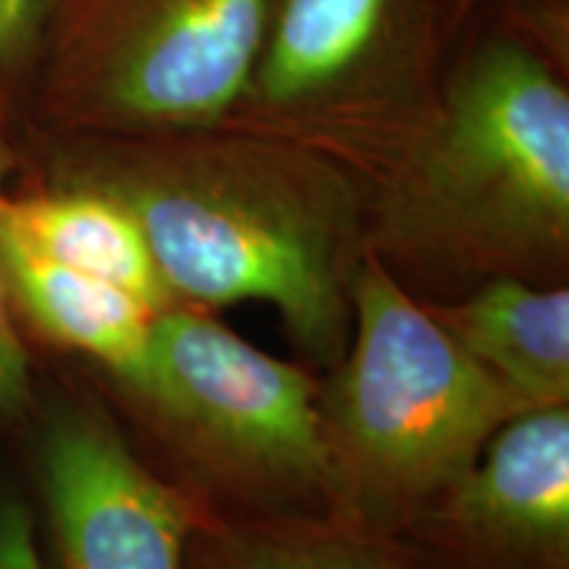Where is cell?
<instances>
[{
  "instance_id": "9a60e30c",
  "label": "cell",
  "mask_w": 569,
  "mask_h": 569,
  "mask_svg": "<svg viewBox=\"0 0 569 569\" xmlns=\"http://www.w3.org/2000/svg\"><path fill=\"white\" fill-rule=\"evenodd\" d=\"M0 569H48L32 515L13 498H0Z\"/></svg>"
},
{
  "instance_id": "7c38bea8",
  "label": "cell",
  "mask_w": 569,
  "mask_h": 569,
  "mask_svg": "<svg viewBox=\"0 0 569 569\" xmlns=\"http://www.w3.org/2000/svg\"><path fill=\"white\" fill-rule=\"evenodd\" d=\"M184 569H422L393 540L330 515H219L190 532Z\"/></svg>"
},
{
  "instance_id": "3957f363",
  "label": "cell",
  "mask_w": 569,
  "mask_h": 569,
  "mask_svg": "<svg viewBox=\"0 0 569 569\" xmlns=\"http://www.w3.org/2000/svg\"><path fill=\"white\" fill-rule=\"evenodd\" d=\"M351 311L343 359L319 386L330 517L396 543L530 409L369 251Z\"/></svg>"
},
{
  "instance_id": "7a4b0ae2",
  "label": "cell",
  "mask_w": 569,
  "mask_h": 569,
  "mask_svg": "<svg viewBox=\"0 0 569 569\" xmlns=\"http://www.w3.org/2000/svg\"><path fill=\"white\" fill-rule=\"evenodd\" d=\"M565 48L486 9L427 122L361 182L367 251L422 301L569 269Z\"/></svg>"
},
{
  "instance_id": "8fae6325",
  "label": "cell",
  "mask_w": 569,
  "mask_h": 569,
  "mask_svg": "<svg viewBox=\"0 0 569 569\" xmlns=\"http://www.w3.org/2000/svg\"><path fill=\"white\" fill-rule=\"evenodd\" d=\"M0 224L34 253L117 284L156 311L174 306L146 234L122 206L103 193L74 184L24 198L6 193Z\"/></svg>"
},
{
  "instance_id": "52a82bcc",
  "label": "cell",
  "mask_w": 569,
  "mask_h": 569,
  "mask_svg": "<svg viewBox=\"0 0 569 569\" xmlns=\"http://www.w3.org/2000/svg\"><path fill=\"white\" fill-rule=\"evenodd\" d=\"M40 488L56 569H184L190 532L211 511L92 407L48 422Z\"/></svg>"
},
{
  "instance_id": "5b68a950",
  "label": "cell",
  "mask_w": 569,
  "mask_h": 569,
  "mask_svg": "<svg viewBox=\"0 0 569 569\" xmlns=\"http://www.w3.org/2000/svg\"><path fill=\"white\" fill-rule=\"evenodd\" d=\"M119 393L172 461L169 478L209 509L330 515L319 382L211 311H159L146 372Z\"/></svg>"
},
{
  "instance_id": "5bb4252c",
  "label": "cell",
  "mask_w": 569,
  "mask_h": 569,
  "mask_svg": "<svg viewBox=\"0 0 569 569\" xmlns=\"http://www.w3.org/2000/svg\"><path fill=\"white\" fill-rule=\"evenodd\" d=\"M61 0H0V71H13L38 53Z\"/></svg>"
},
{
  "instance_id": "6da1fadb",
  "label": "cell",
  "mask_w": 569,
  "mask_h": 569,
  "mask_svg": "<svg viewBox=\"0 0 569 569\" xmlns=\"http://www.w3.org/2000/svg\"><path fill=\"white\" fill-rule=\"evenodd\" d=\"M80 138L61 184L96 190L130 213L174 306L272 303L303 359L340 365L367 253L353 174L234 124Z\"/></svg>"
},
{
  "instance_id": "8992f818",
  "label": "cell",
  "mask_w": 569,
  "mask_h": 569,
  "mask_svg": "<svg viewBox=\"0 0 569 569\" xmlns=\"http://www.w3.org/2000/svg\"><path fill=\"white\" fill-rule=\"evenodd\" d=\"M274 0H61L51 21L53 117L77 134L224 124Z\"/></svg>"
},
{
  "instance_id": "30bf717a",
  "label": "cell",
  "mask_w": 569,
  "mask_h": 569,
  "mask_svg": "<svg viewBox=\"0 0 569 569\" xmlns=\"http://www.w3.org/2000/svg\"><path fill=\"white\" fill-rule=\"evenodd\" d=\"M0 272L13 311L30 319L42 336L88 356L117 388L140 380L159 311L117 284L34 253L3 224Z\"/></svg>"
},
{
  "instance_id": "9c48e42d",
  "label": "cell",
  "mask_w": 569,
  "mask_h": 569,
  "mask_svg": "<svg viewBox=\"0 0 569 569\" xmlns=\"http://www.w3.org/2000/svg\"><path fill=\"white\" fill-rule=\"evenodd\" d=\"M422 303L530 411L569 407L567 284L496 277L451 301Z\"/></svg>"
},
{
  "instance_id": "277c9868",
  "label": "cell",
  "mask_w": 569,
  "mask_h": 569,
  "mask_svg": "<svg viewBox=\"0 0 569 569\" xmlns=\"http://www.w3.org/2000/svg\"><path fill=\"white\" fill-rule=\"evenodd\" d=\"M478 0H274L224 124L336 161L356 182L427 122Z\"/></svg>"
},
{
  "instance_id": "2e32d148",
  "label": "cell",
  "mask_w": 569,
  "mask_h": 569,
  "mask_svg": "<svg viewBox=\"0 0 569 569\" xmlns=\"http://www.w3.org/2000/svg\"><path fill=\"white\" fill-rule=\"evenodd\" d=\"M480 9H496L507 13H538L546 9L569 6V0H478Z\"/></svg>"
},
{
  "instance_id": "4fadbf2b",
  "label": "cell",
  "mask_w": 569,
  "mask_h": 569,
  "mask_svg": "<svg viewBox=\"0 0 569 569\" xmlns=\"http://www.w3.org/2000/svg\"><path fill=\"white\" fill-rule=\"evenodd\" d=\"M13 172V151L0 132V201L6 196V182ZM32 401L30 353L21 343L13 306L9 301L0 272V417H17Z\"/></svg>"
},
{
  "instance_id": "ba28073f",
  "label": "cell",
  "mask_w": 569,
  "mask_h": 569,
  "mask_svg": "<svg viewBox=\"0 0 569 569\" xmlns=\"http://www.w3.org/2000/svg\"><path fill=\"white\" fill-rule=\"evenodd\" d=\"M396 543L422 569H569V407L503 425Z\"/></svg>"
}]
</instances>
